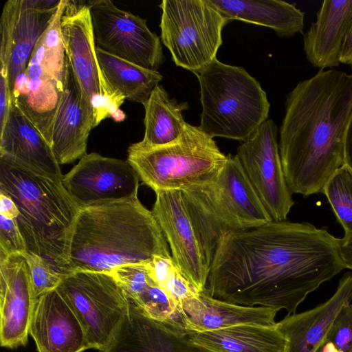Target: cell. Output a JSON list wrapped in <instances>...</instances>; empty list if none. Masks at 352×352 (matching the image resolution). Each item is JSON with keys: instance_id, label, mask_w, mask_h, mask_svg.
<instances>
[{"instance_id": "obj_10", "label": "cell", "mask_w": 352, "mask_h": 352, "mask_svg": "<svg viewBox=\"0 0 352 352\" xmlns=\"http://www.w3.org/2000/svg\"><path fill=\"white\" fill-rule=\"evenodd\" d=\"M56 289L80 322L91 349H103L130 304L123 288L110 273L79 271L63 274Z\"/></svg>"}, {"instance_id": "obj_1", "label": "cell", "mask_w": 352, "mask_h": 352, "mask_svg": "<svg viewBox=\"0 0 352 352\" xmlns=\"http://www.w3.org/2000/svg\"><path fill=\"white\" fill-rule=\"evenodd\" d=\"M340 239L308 222L271 221L218 243L206 292L216 298L293 314L310 293L344 270Z\"/></svg>"}, {"instance_id": "obj_2", "label": "cell", "mask_w": 352, "mask_h": 352, "mask_svg": "<svg viewBox=\"0 0 352 352\" xmlns=\"http://www.w3.org/2000/svg\"><path fill=\"white\" fill-rule=\"evenodd\" d=\"M278 143L292 193L322 192L344 164V139L352 113V74L320 69L287 95Z\"/></svg>"}, {"instance_id": "obj_34", "label": "cell", "mask_w": 352, "mask_h": 352, "mask_svg": "<svg viewBox=\"0 0 352 352\" xmlns=\"http://www.w3.org/2000/svg\"><path fill=\"white\" fill-rule=\"evenodd\" d=\"M28 252L16 219L0 214V258Z\"/></svg>"}, {"instance_id": "obj_41", "label": "cell", "mask_w": 352, "mask_h": 352, "mask_svg": "<svg viewBox=\"0 0 352 352\" xmlns=\"http://www.w3.org/2000/svg\"><path fill=\"white\" fill-rule=\"evenodd\" d=\"M344 164L352 171V113L351 115L345 134Z\"/></svg>"}, {"instance_id": "obj_7", "label": "cell", "mask_w": 352, "mask_h": 352, "mask_svg": "<svg viewBox=\"0 0 352 352\" xmlns=\"http://www.w3.org/2000/svg\"><path fill=\"white\" fill-rule=\"evenodd\" d=\"M127 152V161L139 179L155 192L185 190L212 182L227 161L212 138L188 123L169 144L146 147L136 142Z\"/></svg>"}, {"instance_id": "obj_4", "label": "cell", "mask_w": 352, "mask_h": 352, "mask_svg": "<svg viewBox=\"0 0 352 352\" xmlns=\"http://www.w3.org/2000/svg\"><path fill=\"white\" fill-rule=\"evenodd\" d=\"M0 192L10 197L17 207L16 220L28 251L48 260L63 274L80 208L62 181L0 157Z\"/></svg>"}, {"instance_id": "obj_21", "label": "cell", "mask_w": 352, "mask_h": 352, "mask_svg": "<svg viewBox=\"0 0 352 352\" xmlns=\"http://www.w3.org/2000/svg\"><path fill=\"white\" fill-rule=\"evenodd\" d=\"M278 311L228 302L203 291L179 305L177 318L186 330L205 332L245 324L273 326Z\"/></svg>"}, {"instance_id": "obj_40", "label": "cell", "mask_w": 352, "mask_h": 352, "mask_svg": "<svg viewBox=\"0 0 352 352\" xmlns=\"http://www.w3.org/2000/svg\"><path fill=\"white\" fill-rule=\"evenodd\" d=\"M0 214L14 219H16L19 214L14 201L3 192H0Z\"/></svg>"}, {"instance_id": "obj_23", "label": "cell", "mask_w": 352, "mask_h": 352, "mask_svg": "<svg viewBox=\"0 0 352 352\" xmlns=\"http://www.w3.org/2000/svg\"><path fill=\"white\" fill-rule=\"evenodd\" d=\"M0 157L53 179L62 181L63 177L51 146L13 105L4 127L0 131Z\"/></svg>"}, {"instance_id": "obj_24", "label": "cell", "mask_w": 352, "mask_h": 352, "mask_svg": "<svg viewBox=\"0 0 352 352\" xmlns=\"http://www.w3.org/2000/svg\"><path fill=\"white\" fill-rule=\"evenodd\" d=\"M352 23V0H324L316 21L304 34L306 58L315 67H338L341 49Z\"/></svg>"}, {"instance_id": "obj_38", "label": "cell", "mask_w": 352, "mask_h": 352, "mask_svg": "<svg viewBox=\"0 0 352 352\" xmlns=\"http://www.w3.org/2000/svg\"><path fill=\"white\" fill-rule=\"evenodd\" d=\"M339 248L344 267L352 270V236L340 239Z\"/></svg>"}, {"instance_id": "obj_11", "label": "cell", "mask_w": 352, "mask_h": 352, "mask_svg": "<svg viewBox=\"0 0 352 352\" xmlns=\"http://www.w3.org/2000/svg\"><path fill=\"white\" fill-rule=\"evenodd\" d=\"M96 47L142 67L157 70L164 61L161 38L146 20L109 0L87 3Z\"/></svg>"}, {"instance_id": "obj_31", "label": "cell", "mask_w": 352, "mask_h": 352, "mask_svg": "<svg viewBox=\"0 0 352 352\" xmlns=\"http://www.w3.org/2000/svg\"><path fill=\"white\" fill-rule=\"evenodd\" d=\"M67 0H61L49 27L43 35L45 72L64 85L66 54L61 32V18Z\"/></svg>"}, {"instance_id": "obj_22", "label": "cell", "mask_w": 352, "mask_h": 352, "mask_svg": "<svg viewBox=\"0 0 352 352\" xmlns=\"http://www.w3.org/2000/svg\"><path fill=\"white\" fill-rule=\"evenodd\" d=\"M351 300L352 272H346L324 302L299 314H287L277 322L287 340V352H317L339 311Z\"/></svg>"}, {"instance_id": "obj_9", "label": "cell", "mask_w": 352, "mask_h": 352, "mask_svg": "<svg viewBox=\"0 0 352 352\" xmlns=\"http://www.w3.org/2000/svg\"><path fill=\"white\" fill-rule=\"evenodd\" d=\"M60 25L66 58L95 127L110 117L123 121L126 115L120 106L126 99L111 90L102 72L87 4L67 0Z\"/></svg>"}, {"instance_id": "obj_27", "label": "cell", "mask_w": 352, "mask_h": 352, "mask_svg": "<svg viewBox=\"0 0 352 352\" xmlns=\"http://www.w3.org/2000/svg\"><path fill=\"white\" fill-rule=\"evenodd\" d=\"M146 263L125 265L110 274L146 316L161 322L175 318L177 303L152 278Z\"/></svg>"}, {"instance_id": "obj_5", "label": "cell", "mask_w": 352, "mask_h": 352, "mask_svg": "<svg viewBox=\"0 0 352 352\" xmlns=\"http://www.w3.org/2000/svg\"><path fill=\"white\" fill-rule=\"evenodd\" d=\"M182 191L209 267L225 235L272 221L236 155H227L214 181Z\"/></svg>"}, {"instance_id": "obj_35", "label": "cell", "mask_w": 352, "mask_h": 352, "mask_svg": "<svg viewBox=\"0 0 352 352\" xmlns=\"http://www.w3.org/2000/svg\"><path fill=\"white\" fill-rule=\"evenodd\" d=\"M162 289L177 303L178 306L184 300L201 292L184 276L177 266L168 276Z\"/></svg>"}, {"instance_id": "obj_37", "label": "cell", "mask_w": 352, "mask_h": 352, "mask_svg": "<svg viewBox=\"0 0 352 352\" xmlns=\"http://www.w3.org/2000/svg\"><path fill=\"white\" fill-rule=\"evenodd\" d=\"M12 107L8 71L0 69V131L4 127Z\"/></svg>"}, {"instance_id": "obj_13", "label": "cell", "mask_w": 352, "mask_h": 352, "mask_svg": "<svg viewBox=\"0 0 352 352\" xmlns=\"http://www.w3.org/2000/svg\"><path fill=\"white\" fill-rule=\"evenodd\" d=\"M139 177L127 160L87 153L66 175L62 184L83 208L138 198Z\"/></svg>"}, {"instance_id": "obj_25", "label": "cell", "mask_w": 352, "mask_h": 352, "mask_svg": "<svg viewBox=\"0 0 352 352\" xmlns=\"http://www.w3.org/2000/svg\"><path fill=\"white\" fill-rule=\"evenodd\" d=\"M230 21L239 20L270 28L280 36L302 33L305 14L281 0H206Z\"/></svg>"}, {"instance_id": "obj_16", "label": "cell", "mask_w": 352, "mask_h": 352, "mask_svg": "<svg viewBox=\"0 0 352 352\" xmlns=\"http://www.w3.org/2000/svg\"><path fill=\"white\" fill-rule=\"evenodd\" d=\"M191 333L175 319L151 318L130 300L109 343L98 352H212L195 344Z\"/></svg>"}, {"instance_id": "obj_8", "label": "cell", "mask_w": 352, "mask_h": 352, "mask_svg": "<svg viewBox=\"0 0 352 352\" xmlns=\"http://www.w3.org/2000/svg\"><path fill=\"white\" fill-rule=\"evenodd\" d=\"M161 41L177 66L196 75L217 58L230 22L206 0H163Z\"/></svg>"}, {"instance_id": "obj_19", "label": "cell", "mask_w": 352, "mask_h": 352, "mask_svg": "<svg viewBox=\"0 0 352 352\" xmlns=\"http://www.w3.org/2000/svg\"><path fill=\"white\" fill-rule=\"evenodd\" d=\"M29 333L38 352H83L91 349L80 322L57 289L36 299Z\"/></svg>"}, {"instance_id": "obj_36", "label": "cell", "mask_w": 352, "mask_h": 352, "mask_svg": "<svg viewBox=\"0 0 352 352\" xmlns=\"http://www.w3.org/2000/svg\"><path fill=\"white\" fill-rule=\"evenodd\" d=\"M146 265L152 278L162 288L176 267L171 256H155Z\"/></svg>"}, {"instance_id": "obj_30", "label": "cell", "mask_w": 352, "mask_h": 352, "mask_svg": "<svg viewBox=\"0 0 352 352\" xmlns=\"http://www.w3.org/2000/svg\"><path fill=\"white\" fill-rule=\"evenodd\" d=\"M322 193L344 230V236H352V171L345 164L328 179Z\"/></svg>"}, {"instance_id": "obj_33", "label": "cell", "mask_w": 352, "mask_h": 352, "mask_svg": "<svg viewBox=\"0 0 352 352\" xmlns=\"http://www.w3.org/2000/svg\"><path fill=\"white\" fill-rule=\"evenodd\" d=\"M325 342L330 343L337 352H352V303L339 311L327 334Z\"/></svg>"}, {"instance_id": "obj_6", "label": "cell", "mask_w": 352, "mask_h": 352, "mask_svg": "<svg viewBox=\"0 0 352 352\" xmlns=\"http://www.w3.org/2000/svg\"><path fill=\"white\" fill-rule=\"evenodd\" d=\"M197 76L202 107L199 128L210 137L244 142L267 120V94L243 67L216 59Z\"/></svg>"}, {"instance_id": "obj_18", "label": "cell", "mask_w": 352, "mask_h": 352, "mask_svg": "<svg viewBox=\"0 0 352 352\" xmlns=\"http://www.w3.org/2000/svg\"><path fill=\"white\" fill-rule=\"evenodd\" d=\"M43 54L42 36L11 91L12 105L34 124L51 146L53 124L63 85L45 72Z\"/></svg>"}, {"instance_id": "obj_32", "label": "cell", "mask_w": 352, "mask_h": 352, "mask_svg": "<svg viewBox=\"0 0 352 352\" xmlns=\"http://www.w3.org/2000/svg\"><path fill=\"white\" fill-rule=\"evenodd\" d=\"M28 265L33 292L36 298L57 288L63 274L48 260L30 252L23 254Z\"/></svg>"}, {"instance_id": "obj_12", "label": "cell", "mask_w": 352, "mask_h": 352, "mask_svg": "<svg viewBox=\"0 0 352 352\" xmlns=\"http://www.w3.org/2000/svg\"><path fill=\"white\" fill-rule=\"evenodd\" d=\"M277 132L274 122L266 120L240 144L236 155L272 220L285 221L294 201L285 180Z\"/></svg>"}, {"instance_id": "obj_29", "label": "cell", "mask_w": 352, "mask_h": 352, "mask_svg": "<svg viewBox=\"0 0 352 352\" xmlns=\"http://www.w3.org/2000/svg\"><path fill=\"white\" fill-rule=\"evenodd\" d=\"M144 107V135L138 144L158 146L169 144L180 136L187 123L182 116V112L189 108L187 102L178 103L169 97L162 85H158Z\"/></svg>"}, {"instance_id": "obj_39", "label": "cell", "mask_w": 352, "mask_h": 352, "mask_svg": "<svg viewBox=\"0 0 352 352\" xmlns=\"http://www.w3.org/2000/svg\"><path fill=\"white\" fill-rule=\"evenodd\" d=\"M339 61L340 63L349 65L352 68V23L344 38Z\"/></svg>"}, {"instance_id": "obj_14", "label": "cell", "mask_w": 352, "mask_h": 352, "mask_svg": "<svg viewBox=\"0 0 352 352\" xmlns=\"http://www.w3.org/2000/svg\"><path fill=\"white\" fill-rule=\"evenodd\" d=\"M152 212L170 251L173 261L199 291L206 290L207 263L182 190L155 192Z\"/></svg>"}, {"instance_id": "obj_26", "label": "cell", "mask_w": 352, "mask_h": 352, "mask_svg": "<svg viewBox=\"0 0 352 352\" xmlns=\"http://www.w3.org/2000/svg\"><path fill=\"white\" fill-rule=\"evenodd\" d=\"M192 341L212 352H287V340L276 324H240L192 332Z\"/></svg>"}, {"instance_id": "obj_3", "label": "cell", "mask_w": 352, "mask_h": 352, "mask_svg": "<svg viewBox=\"0 0 352 352\" xmlns=\"http://www.w3.org/2000/svg\"><path fill=\"white\" fill-rule=\"evenodd\" d=\"M156 256L171 254L152 211L138 197L97 205L79 210L64 274L111 273L125 265L148 263Z\"/></svg>"}, {"instance_id": "obj_20", "label": "cell", "mask_w": 352, "mask_h": 352, "mask_svg": "<svg viewBox=\"0 0 352 352\" xmlns=\"http://www.w3.org/2000/svg\"><path fill=\"white\" fill-rule=\"evenodd\" d=\"M94 119L83 104L78 82L66 58L65 81L54 119L51 147L60 165L74 162L87 154Z\"/></svg>"}, {"instance_id": "obj_28", "label": "cell", "mask_w": 352, "mask_h": 352, "mask_svg": "<svg viewBox=\"0 0 352 352\" xmlns=\"http://www.w3.org/2000/svg\"><path fill=\"white\" fill-rule=\"evenodd\" d=\"M96 54L102 72L111 90L143 106L163 78L157 70L142 67L98 47Z\"/></svg>"}, {"instance_id": "obj_17", "label": "cell", "mask_w": 352, "mask_h": 352, "mask_svg": "<svg viewBox=\"0 0 352 352\" xmlns=\"http://www.w3.org/2000/svg\"><path fill=\"white\" fill-rule=\"evenodd\" d=\"M36 299L23 254L0 258V343L14 349L26 345Z\"/></svg>"}, {"instance_id": "obj_15", "label": "cell", "mask_w": 352, "mask_h": 352, "mask_svg": "<svg viewBox=\"0 0 352 352\" xmlns=\"http://www.w3.org/2000/svg\"><path fill=\"white\" fill-rule=\"evenodd\" d=\"M58 8L38 9L33 6L32 0L5 3L0 19V66L8 71L11 90L18 76L27 67Z\"/></svg>"}]
</instances>
